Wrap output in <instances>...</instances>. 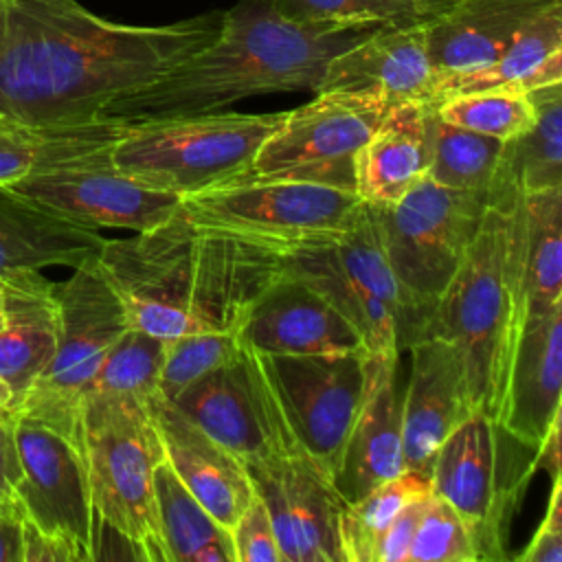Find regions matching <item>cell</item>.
Returning <instances> with one entry per match:
<instances>
[{
  "mask_svg": "<svg viewBox=\"0 0 562 562\" xmlns=\"http://www.w3.org/2000/svg\"><path fill=\"white\" fill-rule=\"evenodd\" d=\"M244 347L241 331H198L167 340L158 391L173 400L209 371L235 360Z\"/></svg>",
  "mask_w": 562,
  "mask_h": 562,
  "instance_id": "cell-38",
  "label": "cell"
},
{
  "mask_svg": "<svg viewBox=\"0 0 562 562\" xmlns=\"http://www.w3.org/2000/svg\"><path fill=\"white\" fill-rule=\"evenodd\" d=\"M154 494L169 562H235L231 531L204 509L165 459L154 470Z\"/></svg>",
  "mask_w": 562,
  "mask_h": 562,
  "instance_id": "cell-31",
  "label": "cell"
},
{
  "mask_svg": "<svg viewBox=\"0 0 562 562\" xmlns=\"http://www.w3.org/2000/svg\"><path fill=\"white\" fill-rule=\"evenodd\" d=\"M428 145L430 165L426 176L430 180L448 189L487 195L501 165L503 140L446 123L430 105Z\"/></svg>",
  "mask_w": 562,
  "mask_h": 562,
  "instance_id": "cell-33",
  "label": "cell"
},
{
  "mask_svg": "<svg viewBox=\"0 0 562 562\" xmlns=\"http://www.w3.org/2000/svg\"><path fill=\"white\" fill-rule=\"evenodd\" d=\"M167 340L127 327L108 351L90 395H110L134 400L143 406L160 395L158 380L165 360Z\"/></svg>",
  "mask_w": 562,
  "mask_h": 562,
  "instance_id": "cell-35",
  "label": "cell"
},
{
  "mask_svg": "<svg viewBox=\"0 0 562 562\" xmlns=\"http://www.w3.org/2000/svg\"><path fill=\"white\" fill-rule=\"evenodd\" d=\"M558 81H562V2L551 4L529 20L492 64L461 75L439 77L430 105L435 108L450 97L468 92H531Z\"/></svg>",
  "mask_w": 562,
  "mask_h": 562,
  "instance_id": "cell-28",
  "label": "cell"
},
{
  "mask_svg": "<svg viewBox=\"0 0 562 562\" xmlns=\"http://www.w3.org/2000/svg\"><path fill=\"white\" fill-rule=\"evenodd\" d=\"M411 371L402 391V430L406 470L430 476L443 439L474 413L459 351L441 338L406 345Z\"/></svg>",
  "mask_w": 562,
  "mask_h": 562,
  "instance_id": "cell-18",
  "label": "cell"
},
{
  "mask_svg": "<svg viewBox=\"0 0 562 562\" xmlns=\"http://www.w3.org/2000/svg\"><path fill=\"white\" fill-rule=\"evenodd\" d=\"M11 432L20 459L13 501L22 520L59 544L70 562L99 560L101 525L92 507L83 450L22 415L13 417Z\"/></svg>",
  "mask_w": 562,
  "mask_h": 562,
  "instance_id": "cell-14",
  "label": "cell"
},
{
  "mask_svg": "<svg viewBox=\"0 0 562 562\" xmlns=\"http://www.w3.org/2000/svg\"><path fill=\"white\" fill-rule=\"evenodd\" d=\"M235 562H285L263 501L252 494L246 509L231 527Z\"/></svg>",
  "mask_w": 562,
  "mask_h": 562,
  "instance_id": "cell-40",
  "label": "cell"
},
{
  "mask_svg": "<svg viewBox=\"0 0 562 562\" xmlns=\"http://www.w3.org/2000/svg\"><path fill=\"white\" fill-rule=\"evenodd\" d=\"M485 206L487 195L448 189L424 176L402 200L378 209L400 299V345L459 270Z\"/></svg>",
  "mask_w": 562,
  "mask_h": 562,
  "instance_id": "cell-8",
  "label": "cell"
},
{
  "mask_svg": "<svg viewBox=\"0 0 562 562\" xmlns=\"http://www.w3.org/2000/svg\"><path fill=\"white\" fill-rule=\"evenodd\" d=\"M353 189L241 173L184 195L178 211L198 228L288 255L342 237L362 213Z\"/></svg>",
  "mask_w": 562,
  "mask_h": 562,
  "instance_id": "cell-5",
  "label": "cell"
},
{
  "mask_svg": "<svg viewBox=\"0 0 562 562\" xmlns=\"http://www.w3.org/2000/svg\"><path fill=\"white\" fill-rule=\"evenodd\" d=\"M0 327H2V292H0Z\"/></svg>",
  "mask_w": 562,
  "mask_h": 562,
  "instance_id": "cell-49",
  "label": "cell"
},
{
  "mask_svg": "<svg viewBox=\"0 0 562 562\" xmlns=\"http://www.w3.org/2000/svg\"><path fill=\"white\" fill-rule=\"evenodd\" d=\"M536 472L533 450L474 411L439 446L430 492L465 520L479 562L505 560V520Z\"/></svg>",
  "mask_w": 562,
  "mask_h": 562,
  "instance_id": "cell-10",
  "label": "cell"
},
{
  "mask_svg": "<svg viewBox=\"0 0 562 562\" xmlns=\"http://www.w3.org/2000/svg\"><path fill=\"white\" fill-rule=\"evenodd\" d=\"M241 338L257 351L285 356L364 349L356 327L318 290L285 270L248 312Z\"/></svg>",
  "mask_w": 562,
  "mask_h": 562,
  "instance_id": "cell-19",
  "label": "cell"
},
{
  "mask_svg": "<svg viewBox=\"0 0 562 562\" xmlns=\"http://www.w3.org/2000/svg\"><path fill=\"white\" fill-rule=\"evenodd\" d=\"M130 327L158 338L241 331L257 299L283 274L281 255L193 226L180 211L97 255Z\"/></svg>",
  "mask_w": 562,
  "mask_h": 562,
  "instance_id": "cell-2",
  "label": "cell"
},
{
  "mask_svg": "<svg viewBox=\"0 0 562 562\" xmlns=\"http://www.w3.org/2000/svg\"><path fill=\"white\" fill-rule=\"evenodd\" d=\"M0 562H24V522L18 505L0 516Z\"/></svg>",
  "mask_w": 562,
  "mask_h": 562,
  "instance_id": "cell-43",
  "label": "cell"
},
{
  "mask_svg": "<svg viewBox=\"0 0 562 562\" xmlns=\"http://www.w3.org/2000/svg\"><path fill=\"white\" fill-rule=\"evenodd\" d=\"M81 450L99 525L114 531L132 558L169 562L154 494V470L162 452L149 406L88 395Z\"/></svg>",
  "mask_w": 562,
  "mask_h": 562,
  "instance_id": "cell-6",
  "label": "cell"
},
{
  "mask_svg": "<svg viewBox=\"0 0 562 562\" xmlns=\"http://www.w3.org/2000/svg\"><path fill=\"white\" fill-rule=\"evenodd\" d=\"M428 103L404 101L360 147L353 165V189L362 202L384 209L402 200L430 165Z\"/></svg>",
  "mask_w": 562,
  "mask_h": 562,
  "instance_id": "cell-26",
  "label": "cell"
},
{
  "mask_svg": "<svg viewBox=\"0 0 562 562\" xmlns=\"http://www.w3.org/2000/svg\"><path fill=\"white\" fill-rule=\"evenodd\" d=\"M435 112L446 123L498 138L503 143L529 130L536 119V105L529 92L509 90L457 94L437 103Z\"/></svg>",
  "mask_w": 562,
  "mask_h": 562,
  "instance_id": "cell-37",
  "label": "cell"
},
{
  "mask_svg": "<svg viewBox=\"0 0 562 562\" xmlns=\"http://www.w3.org/2000/svg\"><path fill=\"white\" fill-rule=\"evenodd\" d=\"M18 479H20V459H18L13 432L9 426L0 430V496H13V487Z\"/></svg>",
  "mask_w": 562,
  "mask_h": 562,
  "instance_id": "cell-45",
  "label": "cell"
},
{
  "mask_svg": "<svg viewBox=\"0 0 562 562\" xmlns=\"http://www.w3.org/2000/svg\"><path fill=\"white\" fill-rule=\"evenodd\" d=\"M283 270L318 290L360 334L371 356H400V299L378 206L364 202L356 224L338 239L288 252Z\"/></svg>",
  "mask_w": 562,
  "mask_h": 562,
  "instance_id": "cell-12",
  "label": "cell"
},
{
  "mask_svg": "<svg viewBox=\"0 0 562 562\" xmlns=\"http://www.w3.org/2000/svg\"><path fill=\"white\" fill-rule=\"evenodd\" d=\"M0 380L11 389L20 406L57 349V283L37 268H18L0 274Z\"/></svg>",
  "mask_w": 562,
  "mask_h": 562,
  "instance_id": "cell-24",
  "label": "cell"
},
{
  "mask_svg": "<svg viewBox=\"0 0 562 562\" xmlns=\"http://www.w3.org/2000/svg\"><path fill=\"white\" fill-rule=\"evenodd\" d=\"M222 18L211 11L134 26L103 20L77 0L0 4V116L29 125L105 119L116 99L209 44Z\"/></svg>",
  "mask_w": 562,
  "mask_h": 562,
  "instance_id": "cell-1",
  "label": "cell"
},
{
  "mask_svg": "<svg viewBox=\"0 0 562 562\" xmlns=\"http://www.w3.org/2000/svg\"><path fill=\"white\" fill-rule=\"evenodd\" d=\"M169 402L246 465L277 452L303 457L261 362L246 342L235 360L209 371Z\"/></svg>",
  "mask_w": 562,
  "mask_h": 562,
  "instance_id": "cell-15",
  "label": "cell"
},
{
  "mask_svg": "<svg viewBox=\"0 0 562 562\" xmlns=\"http://www.w3.org/2000/svg\"><path fill=\"white\" fill-rule=\"evenodd\" d=\"M285 562H342L338 518L347 505L334 481L299 454H270L246 465Z\"/></svg>",
  "mask_w": 562,
  "mask_h": 562,
  "instance_id": "cell-17",
  "label": "cell"
},
{
  "mask_svg": "<svg viewBox=\"0 0 562 562\" xmlns=\"http://www.w3.org/2000/svg\"><path fill=\"white\" fill-rule=\"evenodd\" d=\"M15 408H18L15 395H13L11 389L0 380V413H11V415H15Z\"/></svg>",
  "mask_w": 562,
  "mask_h": 562,
  "instance_id": "cell-46",
  "label": "cell"
},
{
  "mask_svg": "<svg viewBox=\"0 0 562 562\" xmlns=\"http://www.w3.org/2000/svg\"><path fill=\"white\" fill-rule=\"evenodd\" d=\"M408 562H479L465 520L432 492L415 529Z\"/></svg>",
  "mask_w": 562,
  "mask_h": 562,
  "instance_id": "cell-39",
  "label": "cell"
},
{
  "mask_svg": "<svg viewBox=\"0 0 562 562\" xmlns=\"http://www.w3.org/2000/svg\"><path fill=\"white\" fill-rule=\"evenodd\" d=\"M110 149L31 173L11 187L24 198L92 228L143 233L167 222L182 198L121 171L112 162Z\"/></svg>",
  "mask_w": 562,
  "mask_h": 562,
  "instance_id": "cell-16",
  "label": "cell"
},
{
  "mask_svg": "<svg viewBox=\"0 0 562 562\" xmlns=\"http://www.w3.org/2000/svg\"><path fill=\"white\" fill-rule=\"evenodd\" d=\"M255 353L299 452L336 481L349 432L367 395L371 353L367 349L310 356L255 349Z\"/></svg>",
  "mask_w": 562,
  "mask_h": 562,
  "instance_id": "cell-11",
  "label": "cell"
},
{
  "mask_svg": "<svg viewBox=\"0 0 562 562\" xmlns=\"http://www.w3.org/2000/svg\"><path fill=\"white\" fill-rule=\"evenodd\" d=\"M430 494V492H428ZM428 494L411 501L406 507L400 509V514L391 520L386 531L382 533L378 549H375V562H408V549L415 536V529L419 525V518L424 514Z\"/></svg>",
  "mask_w": 562,
  "mask_h": 562,
  "instance_id": "cell-42",
  "label": "cell"
},
{
  "mask_svg": "<svg viewBox=\"0 0 562 562\" xmlns=\"http://www.w3.org/2000/svg\"><path fill=\"white\" fill-rule=\"evenodd\" d=\"M529 97L536 119L529 130L505 140L492 189L512 187L522 193L562 189V81L536 88Z\"/></svg>",
  "mask_w": 562,
  "mask_h": 562,
  "instance_id": "cell-30",
  "label": "cell"
},
{
  "mask_svg": "<svg viewBox=\"0 0 562 562\" xmlns=\"http://www.w3.org/2000/svg\"><path fill=\"white\" fill-rule=\"evenodd\" d=\"M562 301L527 314L496 424L536 450L562 415Z\"/></svg>",
  "mask_w": 562,
  "mask_h": 562,
  "instance_id": "cell-21",
  "label": "cell"
},
{
  "mask_svg": "<svg viewBox=\"0 0 562 562\" xmlns=\"http://www.w3.org/2000/svg\"><path fill=\"white\" fill-rule=\"evenodd\" d=\"M15 507L13 496H0V516H4L7 512H11Z\"/></svg>",
  "mask_w": 562,
  "mask_h": 562,
  "instance_id": "cell-47",
  "label": "cell"
},
{
  "mask_svg": "<svg viewBox=\"0 0 562 562\" xmlns=\"http://www.w3.org/2000/svg\"><path fill=\"white\" fill-rule=\"evenodd\" d=\"M378 29L299 22L283 15L274 0H237L209 44L116 99L105 119H171L217 112L257 94L316 92L327 64Z\"/></svg>",
  "mask_w": 562,
  "mask_h": 562,
  "instance_id": "cell-3",
  "label": "cell"
},
{
  "mask_svg": "<svg viewBox=\"0 0 562 562\" xmlns=\"http://www.w3.org/2000/svg\"><path fill=\"white\" fill-rule=\"evenodd\" d=\"M97 255L72 268L64 283H57V349L15 411V415L57 430L79 448L83 404L94 378L108 351L130 327L125 305Z\"/></svg>",
  "mask_w": 562,
  "mask_h": 562,
  "instance_id": "cell-9",
  "label": "cell"
},
{
  "mask_svg": "<svg viewBox=\"0 0 562 562\" xmlns=\"http://www.w3.org/2000/svg\"><path fill=\"white\" fill-rule=\"evenodd\" d=\"M391 108L378 94L318 90L312 101L285 112L259 147L250 173L353 189L356 156Z\"/></svg>",
  "mask_w": 562,
  "mask_h": 562,
  "instance_id": "cell-13",
  "label": "cell"
},
{
  "mask_svg": "<svg viewBox=\"0 0 562 562\" xmlns=\"http://www.w3.org/2000/svg\"><path fill=\"white\" fill-rule=\"evenodd\" d=\"M558 2L562 0H454L424 24L437 79L492 64L529 20Z\"/></svg>",
  "mask_w": 562,
  "mask_h": 562,
  "instance_id": "cell-25",
  "label": "cell"
},
{
  "mask_svg": "<svg viewBox=\"0 0 562 562\" xmlns=\"http://www.w3.org/2000/svg\"><path fill=\"white\" fill-rule=\"evenodd\" d=\"M454 0H274L277 9L299 22L408 26L426 24Z\"/></svg>",
  "mask_w": 562,
  "mask_h": 562,
  "instance_id": "cell-36",
  "label": "cell"
},
{
  "mask_svg": "<svg viewBox=\"0 0 562 562\" xmlns=\"http://www.w3.org/2000/svg\"><path fill=\"white\" fill-rule=\"evenodd\" d=\"M435 79L424 24L382 26L336 55L327 64L318 90L378 94L393 105L404 101L430 105Z\"/></svg>",
  "mask_w": 562,
  "mask_h": 562,
  "instance_id": "cell-22",
  "label": "cell"
},
{
  "mask_svg": "<svg viewBox=\"0 0 562 562\" xmlns=\"http://www.w3.org/2000/svg\"><path fill=\"white\" fill-rule=\"evenodd\" d=\"M430 492V476L404 470L356 501H347L338 518L342 562H375V549L391 520L411 501Z\"/></svg>",
  "mask_w": 562,
  "mask_h": 562,
  "instance_id": "cell-34",
  "label": "cell"
},
{
  "mask_svg": "<svg viewBox=\"0 0 562 562\" xmlns=\"http://www.w3.org/2000/svg\"><path fill=\"white\" fill-rule=\"evenodd\" d=\"M127 121L99 119L79 125H29L0 116V184L13 182L112 147Z\"/></svg>",
  "mask_w": 562,
  "mask_h": 562,
  "instance_id": "cell-29",
  "label": "cell"
},
{
  "mask_svg": "<svg viewBox=\"0 0 562 562\" xmlns=\"http://www.w3.org/2000/svg\"><path fill=\"white\" fill-rule=\"evenodd\" d=\"M285 112H204L127 121L110 149L112 162L136 180L180 198L248 173L259 147Z\"/></svg>",
  "mask_w": 562,
  "mask_h": 562,
  "instance_id": "cell-7",
  "label": "cell"
},
{
  "mask_svg": "<svg viewBox=\"0 0 562 562\" xmlns=\"http://www.w3.org/2000/svg\"><path fill=\"white\" fill-rule=\"evenodd\" d=\"M397 362L400 356H371L367 395L334 481L345 501H356L406 470Z\"/></svg>",
  "mask_w": 562,
  "mask_h": 562,
  "instance_id": "cell-23",
  "label": "cell"
},
{
  "mask_svg": "<svg viewBox=\"0 0 562 562\" xmlns=\"http://www.w3.org/2000/svg\"><path fill=\"white\" fill-rule=\"evenodd\" d=\"M103 244L99 228L72 222L0 184V274L18 268H77Z\"/></svg>",
  "mask_w": 562,
  "mask_h": 562,
  "instance_id": "cell-27",
  "label": "cell"
},
{
  "mask_svg": "<svg viewBox=\"0 0 562 562\" xmlns=\"http://www.w3.org/2000/svg\"><path fill=\"white\" fill-rule=\"evenodd\" d=\"M149 413L162 459L204 509L231 531L255 494L246 463L195 426L167 397L156 395L149 402Z\"/></svg>",
  "mask_w": 562,
  "mask_h": 562,
  "instance_id": "cell-20",
  "label": "cell"
},
{
  "mask_svg": "<svg viewBox=\"0 0 562 562\" xmlns=\"http://www.w3.org/2000/svg\"><path fill=\"white\" fill-rule=\"evenodd\" d=\"M522 263L527 314L562 301V189L525 193Z\"/></svg>",
  "mask_w": 562,
  "mask_h": 562,
  "instance_id": "cell-32",
  "label": "cell"
},
{
  "mask_svg": "<svg viewBox=\"0 0 562 562\" xmlns=\"http://www.w3.org/2000/svg\"><path fill=\"white\" fill-rule=\"evenodd\" d=\"M518 562H562V476L551 479L544 518L529 544L516 555Z\"/></svg>",
  "mask_w": 562,
  "mask_h": 562,
  "instance_id": "cell-41",
  "label": "cell"
},
{
  "mask_svg": "<svg viewBox=\"0 0 562 562\" xmlns=\"http://www.w3.org/2000/svg\"><path fill=\"white\" fill-rule=\"evenodd\" d=\"M560 422H562V415H558L551 422L544 439L533 450L536 470H544L551 479L562 474V470H560V461H562V454H560Z\"/></svg>",
  "mask_w": 562,
  "mask_h": 562,
  "instance_id": "cell-44",
  "label": "cell"
},
{
  "mask_svg": "<svg viewBox=\"0 0 562 562\" xmlns=\"http://www.w3.org/2000/svg\"><path fill=\"white\" fill-rule=\"evenodd\" d=\"M7 2H20V0H0V4H7ZM48 2H66V0H48Z\"/></svg>",
  "mask_w": 562,
  "mask_h": 562,
  "instance_id": "cell-48",
  "label": "cell"
},
{
  "mask_svg": "<svg viewBox=\"0 0 562 562\" xmlns=\"http://www.w3.org/2000/svg\"><path fill=\"white\" fill-rule=\"evenodd\" d=\"M522 200L525 193L512 187L487 193L479 233L459 270L400 345L417 338L448 340L463 360L474 411L494 422L527 318Z\"/></svg>",
  "mask_w": 562,
  "mask_h": 562,
  "instance_id": "cell-4",
  "label": "cell"
}]
</instances>
